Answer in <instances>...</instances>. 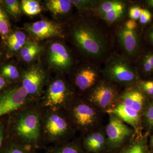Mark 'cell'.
<instances>
[{"label": "cell", "mask_w": 153, "mask_h": 153, "mask_svg": "<svg viewBox=\"0 0 153 153\" xmlns=\"http://www.w3.org/2000/svg\"><path fill=\"white\" fill-rule=\"evenodd\" d=\"M43 110L39 100H36L13 112V129L15 141L36 150L46 149L41 132Z\"/></svg>", "instance_id": "obj_1"}, {"label": "cell", "mask_w": 153, "mask_h": 153, "mask_svg": "<svg viewBox=\"0 0 153 153\" xmlns=\"http://www.w3.org/2000/svg\"><path fill=\"white\" fill-rule=\"evenodd\" d=\"M71 37L76 47L95 60L104 57L109 49L106 35L95 22H82L76 24L72 28Z\"/></svg>", "instance_id": "obj_2"}, {"label": "cell", "mask_w": 153, "mask_h": 153, "mask_svg": "<svg viewBox=\"0 0 153 153\" xmlns=\"http://www.w3.org/2000/svg\"><path fill=\"white\" fill-rule=\"evenodd\" d=\"M70 122L65 111L43 108L41 132L46 148L47 145L57 146L66 143L65 140L71 132Z\"/></svg>", "instance_id": "obj_3"}, {"label": "cell", "mask_w": 153, "mask_h": 153, "mask_svg": "<svg viewBox=\"0 0 153 153\" xmlns=\"http://www.w3.org/2000/svg\"><path fill=\"white\" fill-rule=\"evenodd\" d=\"M102 72L112 82L128 84L137 81V71L124 55L112 53L107 58Z\"/></svg>", "instance_id": "obj_4"}, {"label": "cell", "mask_w": 153, "mask_h": 153, "mask_svg": "<svg viewBox=\"0 0 153 153\" xmlns=\"http://www.w3.org/2000/svg\"><path fill=\"white\" fill-rule=\"evenodd\" d=\"M72 96L66 81L57 78L49 83L45 94L39 100L44 109L65 110L71 103Z\"/></svg>", "instance_id": "obj_5"}, {"label": "cell", "mask_w": 153, "mask_h": 153, "mask_svg": "<svg viewBox=\"0 0 153 153\" xmlns=\"http://www.w3.org/2000/svg\"><path fill=\"white\" fill-rule=\"evenodd\" d=\"M118 43L130 60L137 56L140 49V36L136 21L129 19L120 23L116 31Z\"/></svg>", "instance_id": "obj_6"}, {"label": "cell", "mask_w": 153, "mask_h": 153, "mask_svg": "<svg viewBox=\"0 0 153 153\" xmlns=\"http://www.w3.org/2000/svg\"><path fill=\"white\" fill-rule=\"evenodd\" d=\"M34 101L22 85L8 89L0 94V117Z\"/></svg>", "instance_id": "obj_7"}, {"label": "cell", "mask_w": 153, "mask_h": 153, "mask_svg": "<svg viewBox=\"0 0 153 153\" xmlns=\"http://www.w3.org/2000/svg\"><path fill=\"white\" fill-rule=\"evenodd\" d=\"M128 5L126 2L120 0L99 1L92 11L96 16L113 25L123 19Z\"/></svg>", "instance_id": "obj_8"}, {"label": "cell", "mask_w": 153, "mask_h": 153, "mask_svg": "<svg viewBox=\"0 0 153 153\" xmlns=\"http://www.w3.org/2000/svg\"><path fill=\"white\" fill-rule=\"evenodd\" d=\"M46 80L47 75L42 69L38 67H32L23 72L21 85L31 98L39 100Z\"/></svg>", "instance_id": "obj_9"}, {"label": "cell", "mask_w": 153, "mask_h": 153, "mask_svg": "<svg viewBox=\"0 0 153 153\" xmlns=\"http://www.w3.org/2000/svg\"><path fill=\"white\" fill-rule=\"evenodd\" d=\"M64 111L70 121L80 129L87 128L95 120L94 110L84 102H71Z\"/></svg>", "instance_id": "obj_10"}, {"label": "cell", "mask_w": 153, "mask_h": 153, "mask_svg": "<svg viewBox=\"0 0 153 153\" xmlns=\"http://www.w3.org/2000/svg\"><path fill=\"white\" fill-rule=\"evenodd\" d=\"M26 28L31 36L36 40L63 36L61 26L48 20H40L27 24Z\"/></svg>", "instance_id": "obj_11"}, {"label": "cell", "mask_w": 153, "mask_h": 153, "mask_svg": "<svg viewBox=\"0 0 153 153\" xmlns=\"http://www.w3.org/2000/svg\"><path fill=\"white\" fill-rule=\"evenodd\" d=\"M49 61L51 66L60 70H68L72 65V57L68 49L60 43H54L49 47Z\"/></svg>", "instance_id": "obj_12"}, {"label": "cell", "mask_w": 153, "mask_h": 153, "mask_svg": "<svg viewBox=\"0 0 153 153\" xmlns=\"http://www.w3.org/2000/svg\"><path fill=\"white\" fill-rule=\"evenodd\" d=\"M117 93L112 85L107 82L99 83L91 92L89 100L101 107L109 106L116 98Z\"/></svg>", "instance_id": "obj_13"}, {"label": "cell", "mask_w": 153, "mask_h": 153, "mask_svg": "<svg viewBox=\"0 0 153 153\" xmlns=\"http://www.w3.org/2000/svg\"><path fill=\"white\" fill-rule=\"evenodd\" d=\"M96 65H87L79 68L74 76V83L80 91H84L95 85L98 77Z\"/></svg>", "instance_id": "obj_14"}, {"label": "cell", "mask_w": 153, "mask_h": 153, "mask_svg": "<svg viewBox=\"0 0 153 153\" xmlns=\"http://www.w3.org/2000/svg\"><path fill=\"white\" fill-rule=\"evenodd\" d=\"M106 133L110 141L112 143H120L130 134L129 129L120 120L112 118L107 127Z\"/></svg>", "instance_id": "obj_15"}, {"label": "cell", "mask_w": 153, "mask_h": 153, "mask_svg": "<svg viewBox=\"0 0 153 153\" xmlns=\"http://www.w3.org/2000/svg\"><path fill=\"white\" fill-rule=\"evenodd\" d=\"M144 100L142 92L135 88H130L126 91L122 96V103L138 112L142 108Z\"/></svg>", "instance_id": "obj_16"}, {"label": "cell", "mask_w": 153, "mask_h": 153, "mask_svg": "<svg viewBox=\"0 0 153 153\" xmlns=\"http://www.w3.org/2000/svg\"><path fill=\"white\" fill-rule=\"evenodd\" d=\"M109 112L116 115L122 120L132 126L136 125L139 121V112L122 103L109 110Z\"/></svg>", "instance_id": "obj_17"}, {"label": "cell", "mask_w": 153, "mask_h": 153, "mask_svg": "<svg viewBox=\"0 0 153 153\" xmlns=\"http://www.w3.org/2000/svg\"><path fill=\"white\" fill-rule=\"evenodd\" d=\"M73 5L69 0H49L47 2V8L55 15H65L69 13Z\"/></svg>", "instance_id": "obj_18"}, {"label": "cell", "mask_w": 153, "mask_h": 153, "mask_svg": "<svg viewBox=\"0 0 153 153\" xmlns=\"http://www.w3.org/2000/svg\"><path fill=\"white\" fill-rule=\"evenodd\" d=\"M105 142L104 137L102 134L96 133L88 135L83 140V146L88 151L96 152L100 150Z\"/></svg>", "instance_id": "obj_19"}, {"label": "cell", "mask_w": 153, "mask_h": 153, "mask_svg": "<svg viewBox=\"0 0 153 153\" xmlns=\"http://www.w3.org/2000/svg\"><path fill=\"white\" fill-rule=\"evenodd\" d=\"M45 149V153H82L79 146L73 143L47 146Z\"/></svg>", "instance_id": "obj_20"}, {"label": "cell", "mask_w": 153, "mask_h": 153, "mask_svg": "<svg viewBox=\"0 0 153 153\" xmlns=\"http://www.w3.org/2000/svg\"><path fill=\"white\" fill-rule=\"evenodd\" d=\"M41 48L35 42L26 43L21 51V56L26 62H30L34 60L40 53Z\"/></svg>", "instance_id": "obj_21"}, {"label": "cell", "mask_w": 153, "mask_h": 153, "mask_svg": "<svg viewBox=\"0 0 153 153\" xmlns=\"http://www.w3.org/2000/svg\"><path fill=\"white\" fill-rule=\"evenodd\" d=\"M27 41L26 35L22 31H16L12 33L7 40L9 48L12 51H17L22 49Z\"/></svg>", "instance_id": "obj_22"}, {"label": "cell", "mask_w": 153, "mask_h": 153, "mask_svg": "<svg viewBox=\"0 0 153 153\" xmlns=\"http://www.w3.org/2000/svg\"><path fill=\"white\" fill-rule=\"evenodd\" d=\"M0 153H38L37 150L30 147L24 146L17 142L12 141L2 147Z\"/></svg>", "instance_id": "obj_23"}, {"label": "cell", "mask_w": 153, "mask_h": 153, "mask_svg": "<svg viewBox=\"0 0 153 153\" xmlns=\"http://www.w3.org/2000/svg\"><path fill=\"white\" fill-rule=\"evenodd\" d=\"M140 69L146 75L153 72V51L145 52L141 58L139 63Z\"/></svg>", "instance_id": "obj_24"}, {"label": "cell", "mask_w": 153, "mask_h": 153, "mask_svg": "<svg viewBox=\"0 0 153 153\" xmlns=\"http://www.w3.org/2000/svg\"><path fill=\"white\" fill-rule=\"evenodd\" d=\"M22 10L28 16H35L40 13L42 8L37 1L34 0H23L22 1Z\"/></svg>", "instance_id": "obj_25"}, {"label": "cell", "mask_w": 153, "mask_h": 153, "mask_svg": "<svg viewBox=\"0 0 153 153\" xmlns=\"http://www.w3.org/2000/svg\"><path fill=\"white\" fill-rule=\"evenodd\" d=\"M10 30L8 19L4 11L0 7V35L2 37L7 36Z\"/></svg>", "instance_id": "obj_26"}, {"label": "cell", "mask_w": 153, "mask_h": 153, "mask_svg": "<svg viewBox=\"0 0 153 153\" xmlns=\"http://www.w3.org/2000/svg\"><path fill=\"white\" fill-rule=\"evenodd\" d=\"M3 76L7 79L12 80H16L19 78V72L15 66L7 65L3 67L1 69Z\"/></svg>", "instance_id": "obj_27"}, {"label": "cell", "mask_w": 153, "mask_h": 153, "mask_svg": "<svg viewBox=\"0 0 153 153\" xmlns=\"http://www.w3.org/2000/svg\"><path fill=\"white\" fill-rule=\"evenodd\" d=\"M71 4L80 10H92L99 1L96 0H71Z\"/></svg>", "instance_id": "obj_28"}, {"label": "cell", "mask_w": 153, "mask_h": 153, "mask_svg": "<svg viewBox=\"0 0 153 153\" xmlns=\"http://www.w3.org/2000/svg\"><path fill=\"white\" fill-rule=\"evenodd\" d=\"M7 10L13 16L17 17L21 14L20 3L16 0H6L4 1Z\"/></svg>", "instance_id": "obj_29"}, {"label": "cell", "mask_w": 153, "mask_h": 153, "mask_svg": "<svg viewBox=\"0 0 153 153\" xmlns=\"http://www.w3.org/2000/svg\"><path fill=\"white\" fill-rule=\"evenodd\" d=\"M142 8L138 6H133L128 10V16L130 19L136 21L139 19Z\"/></svg>", "instance_id": "obj_30"}, {"label": "cell", "mask_w": 153, "mask_h": 153, "mask_svg": "<svg viewBox=\"0 0 153 153\" xmlns=\"http://www.w3.org/2000/svg\"><path fill=\"white\" fill-rule=\"evenodd\" d=\"M152 19L151 12L147 9H142L141 13L139 18V22L142 25H145L150 22Z\"/></svg>", "instance_id": "obj_31"}, {"label": "cell", "mask_w": 153, "mask_h": 153, "mask_svg": "<svg viewBox=\"0 0 153 153\" xmlns=\"http://www.w3.org/2000/svg\"><path fill=\"white\" fill-rule=\"evenodd\" d=\"M143 90L149 95H153V81H143L141 83Z\"/></svg>", "instance_id": "obj_32"}, {"label": "cell", "mask_w": 153, "mask_h": 153, "mask_svg": "<svg viewBox=\"0 0 153 153\" xmlns=\"http://www.w3.org/2000/svg\"><path fill=\"white\" fill-rule=\"evenodd\" d=\"M126 153H146L145 148L141 144L133 145L126 151Z\"/></svg>", "instance_id": "obj_33"}, {"label": "cell", "mask_w": 153, "mask_h": 153, "mask_svg": "<svg viewBox=\"0 0 153 153\" xmlns=\"http://www.w3.org/2000/svg\"><path fill=\"white\" fill-rule=\"evenodd\" d=\"M146 37L150 44L153 46V24L147 30L146 32Z\"/></svg>", "instance_id": "obj_34"}, {"label": "cell", "mask_w": 153, "mask_h": 153, "mask_svg": "<svg viewBox=\"0 0 153 153\" xmlns=\"http://www.w3.org/2000/svg\"><path fill=\"white\" fill-rule=\"evenodd\" d=\"M146 116L148 122L150 125L153 126V104L148 108Z\"/></svg>", "instance_id": "obj_35"}, {"label": "cell", "mask_w": 153, "mask_h": 153, "mask_svg": "<svg viewBox=\"0 0 153 153\" xmlns=\"http://www.w3.org/2000/svg\"><path fill=\"white\" fill-rule=\"evenodd\" d=\"M5 128L3 124L0 123V150L4 144Z\"/></svg>", "instance_id": "obj_36"}, {"label": "cell", "mask_w": 153, "mask_h": 153, "mask_svg": "<svg viewBox=\"0 0 153 153\" xmlns=\"http://www.w3.org/2000/svg\"><path fill=\"white\" fill-rule=\"evenodd\" d=\"M6 82L5 79L2 76L0 75V91L4 88Z\"/></svg>", "instance_id": "obj_37"}, {"label": "cell", "mask_w": 153, "mask_h": 153, "mask_svg": "<svg viewBox=\"0 0 153 153\" xmlns=\"http://www.w3.org/2000/svg\"><path fill=\"white\" fill-rule=\"evenodd\" d=\"M145 2L147 5L153 8V0H148V1H146Z\"/></svg>", "instance_id": "obj_38"}, {"label": "cell", "mask_w": 153, "mask_h": 153, "mask_svg": "<svg viewBox=\"0 0 153 153\" xmlns=\"http://www.w3.org/2000/svg\"><path fill=\"white\" fill-rule=\"evenodd\" d=\"M152 143L153 145V137L152 139Z\"/></svg>", "instance_id": "obj_39"}, {"label": "cell", "mask_w": 153, "mask_h": 153, "mask_svg": "<svg viewBox=\"0 0 153 153\" xmlns=\"http://www.w3.org/2000/svg\"><path fill=\"white\" fill-rule=\"evenodd\" d=\"M2 2V1H0V3H1V2Z\"/></svg>", "instance_id": "obj_40"}]
</instances>
